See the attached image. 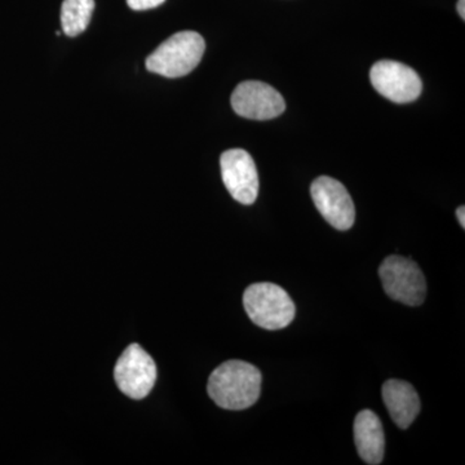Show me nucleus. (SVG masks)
I'll list each match as a JSON object with an SVG mask.
<instances>
[{
  "mask_svg": "<svg viewBox=\"0 0 465 465\" xmlns=\"http://www.w3.org/2000/svg\"><path fill=\"white\" fill-rule=\"evenodd\" d=\"M457 216L461 228H465V208L464 206L459 207L457 210Z\"/></svg>",
  "mask_w": 465,
  "mask_h": 465,
  "instance_id": "4468645a",
  "label": "nucleus"
},
{
  "mask_svg": "<svg viewBox=\"0 0 465 465\" xmlns=\"http://www.w3.org/2000/svg\"><path fill=\"white\" fill-rule=\"evenodd\" d=\"M370 79L379 94L397 104L412 103L423 88L418 73L397 61H379L372 66Z\"/></svg>",
  "mask_w": 465,
  "mask_h": 465,
  "instance_id": "423d86ee",
  "label": "nucleus"
},
{
  "mask_svg": "<svg viewBox=\"0 0 465 465\" xmlns=\"http://www.w3.org/2000/svg\"><path fill=\"white\" fill-rule=\"evenodd\" d=\"M204 50L206 45L200 34L176 33L146 58V69L166 78H180L200 65Z\"/></svg>",
  "mask_w": 465,
  "mask_h": 465,
  "instance_id": "f03ea898",
  "label": "nucleus"
},
{
  "mask_svg": "<svg viewBox=\"0 0 465 465\" xmlns=\"http://www.w3.org/2000/svg\"><path fill=\"white\" fill-rule=\"evenodd\" d=\"M262 381L258 367L232 360L216 367L208 379L207 391L217 406L240 411L258 402Z\"/></svg>",
  "mask_w": 465,
  "mask_h": 465,
  "instance_id": "f257e3e1",
  "label": "nucleus"
},
{
  "mask_svg": "<svg viewBox=\"0 0 465 465\" xmlns=\"http://www.w3.org/2000/svg\"><path fill=\"white\" fill-rule=\"evenodd\" d=\"M382 401L394 423L407 430L420 412V399L410 382L391 379L382 385Z\"/></svg>",
  "mask_w": 465,
  "mask_h": 465,
  "instance_id": "9d476101",
  "label": "nucleus"
},
{
  "mask_svg": "<svg viewBox=\"0 0 465 465\" xmlns=\"http://www.w3.org/2000/svg\"><path fill=\"white\" fill-rule=\"evenodd\" d=\"M166 0H127L128 7L134 11H146V9L157 8Z\"/></svg>",
  "mask_w": 465,
  "mask_h": 465,
  "instance_id": "ddd939ff",
  "label": "nucleus"
},
{
  "mask_svg": "<svg viewBox=\"0 0 465 465\" xmlns=\"http://www.w3.org/2000/svg\"><path fill=\"white\" fill-rule=\"evenodd\" d=\"M243 305L250 320L265 330H282L295 318V302L274 283L251 284L244 291Z\"/></svg>",
  "mask_w": 465,
  "mask_h": 465,
  "instance_id": "7ed1b4c3",
  "label": "nucleus"
},
{
  "mask_svg": "<svg viewBox=\"0 0 465 465\" xmlns=\"http://www.w3.org/2000/svg\"><path fill=\"white\" fill-rule=\"evenodd\" d=\"M223 182L235 201L255 203L259 194V174L252 157L243 149H231L220 158Z\"/></svg>",
  "mask_w": 465,
  "mask_h": 465,
  "instance_id": "1a4fd4ad",
  "label": "nucleus"
},
{
  "mask_svg": "<svg viewBox=\"0 0 465 465\" xmlns=\"http://www.w3.org/2000/svg\"><path fill=\"white\" fill-rule=\"evenodd\" d=\"M312 198L321 215L338 231H348L354 224L356 208L347 188L338 180L321 176L311 188Z\"/></svg>",
  "mask_w": 465,
  "mask_h": 465,
  "instance_id": "0eeeda50",
  "label": "nucleus"
},
{
  "mask_svg": "<svg viewBox=\"0 0 465 465\" xmlns=\"http://www.w3.org/2000/svg\"><path fill=\"white\" fill-rule=\"evenodd\" d=\"M94 0H64L61 5V26L67 36H76L90 25Z\"/></svg>",
  "mask_w": 465,
  "mask_h": 465,
  "instance_id": "f8f14e48",
  "label": "nucleus"
},
{
  "mask_svg": "<svg viewBox=\"0 0 465 465\" xmlns=\"http://www.w3.org/2000/svg\"><path fill=\"white\" fill-rule=\"evenodd\" d=\"M232 106L238 115L255 121L277 118L286 110L282 94L272 85L258 81L238 84L232 94Z\"/></svg>",
  "mask_w": 465,
  "mask_h": 465,
  "instance_id": "6e6552de",
  "label": "nucleus"
},
{
  "mask_svg": "<svg viewBox=\"0 0 465 465\" xmlns=\"http://www.w3.org/2000/svg\"><path fill=\"white\" fill-rule=\"evenodd\" d=\"M379 275L385 293L391 299L409 307L423 304L427 295V282L423 272L412 260L402 256H390L381 262Z\"/></svg>",
  "mask_w": 465,
  "mask_h": 465,
  "instance_id": "20e7f679",
  "label": "nucleus"
},
{
  "mask_svg": "<svg viewBox=\"0 0 465 465\" xmlns=\"http://www.w3.org/2000/svg\"><path fill=\"white\" fill-rule=\"evenodd\" d=\"M157 365L139 344L124 349L116 361L114 381L119 390L133 400H143L157 381Z\"/></svg>",
  "mask_w": 465,
  "mask_h": 465,
  "instance_id": "39448f33",
  "label": "nucleus"
},
{
  "mask_svg": "<svg viewBox=\"0 0 465 465\" xmlns=\"http://www.w3.org/2000/svg\"><path fill=\"white\" fill-rule=\"evenodd\" d=\"M354 443L366 464L378 465L384 459L385 434L379 416L371 410H362L354 420Z\"/></svg>",
  "mask_w": 465,
  "mask_h": 465,
  "instance_id": "9b49d317",
  "label": "nucleus"
},
{
  "mask_svg": "<svg viewBox=\"0 0 465 465\" xmlns=\"http://www.w3.org/2000/svg\"><path fill=\"white\" fill-rule=\"evenodd\" d=\"M458 14L461 18H465V0H459L458 2Z\"/></svg>",
  "mask_w": 465,
  "mask_h": 465,
  "instance_id": "2eb2a0df",
  "label": "nucleus"
}]
</instances>
